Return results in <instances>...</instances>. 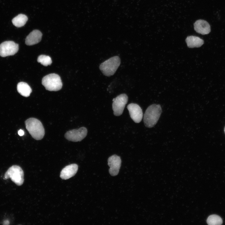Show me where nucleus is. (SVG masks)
Instances as JSON below:
<instances>
[{
    "mask_svg": "<svg viewBox=\"0 0 225 225\" xmlns=\"http://www.w3.org/2000/svg\"><path fill=\"white\" fill-rule=\"evenodd\" d=\"M17 89L21 95L26 97L29 96L32 92V90L29 86L27 83L23 82H21L18 83Z\"/></svg>",
    "mask_w": 225,
    "mask_h": 225,
    "instance_id": "2eb2a0df",
    "label": "nucleus"
},
{
    "mask_svg": "<svg viewBox=\"0 0 225 225\" xmlns=\"http://www.w3.org/2000/svg\"><path fill=\"white\" fill-rule=\"evenodd\" d=\"M37 61L41 64L45 66L50 65L52 63L51 58L48 56L41 55L39 56L38 58Z\"/></svg>",
    "mask_w": 225,
    "mask_h": 225,
    "instance_id": "a211bd4d",
    "label": "nucleus"
},
{
    "mask_svg": "<svg viewBox=\"0 0 225 225\" xmlns=\"http://www.w3.org/2000/svg\"><path fill=\"white\" fill-rule=\"evenodd\" d=\"M18 134L20 136H22L24 134V132L22 129L19 130L18 132Z\"/></svg>",
    "mask_w": 225,
    "mask_h": 225,
    "instance_id": "6ab92c4d",
    "label": "nucleus"
},
{
    "mask_svg": "<svg viewBox=\"0 0 225 225\" xmlns=\"http://www.w3.org/2000/svg\"><path fill=\"white\" fill-rule=\"evenodd\" d=\"M28 18L25 15L20 14L14 18L12 20L13 24L17 27L23 26L28 21Z\"/></svg>",
    "mask_w": 225,
    "mask_h": 225,
    "instance_id": "dca6fc26",
    "label": "nucleus"
},
{
    "mask_svg": "<svg viewBox=\"0 0 225 225\" xmlns=\"http://www.w3.org/2000/svg\"><path fill=\"white\" fill-rule=\"evenodd\" d=\"M18 49V45L13 41H5L0 44V56L4 57L13 55Z\"/></svg>",
    "mask_w": 225,
    "mask_h": 225,
    "instance_id": "0eeeda50",
    "label": "nucleus"
},
{
    "mask_svg": "<svg viewBox=\"0 0 225 225\" xmlns=\"http://www.w3.org/2000/svg\"><path fill=\"white\" fill-rule=\"evenodd\" d=\"M87 132L86 128L82 127L78 129H73L67 132L65 134V137L69 141H81L86 137Z\"/></svg>",
    "mask_w": 225,
    "mask_h": 225,
    "instance_id": "6e6552de",
    "label": "nucleus"
},
{
    "mask_svg": "<svg viewBox=\"0 0 225 225\" xmlns=\"http://www.w3.org/2000/svg\"><path fill=\"white\" fill-rule=\"evenodd\" d=\"M120 62L119 57L115 56L101 63L99 66V69L104 75L109 77L115 73Z\"/></svg>",
    "mask_w": 225,
    "mask_h": 225,
    "instance_id": "7ed1b4c3",
    "label": "nucleus"
},
{
    "mask_svg": "<svg viewBox=\"0 0 225 225\" xmlns=\"http://www.w3.org/2000/svg\"><path fill=\"white\" fill-rule=\"evenodd\" d=\"M26 129L32 137L36 140L42 139L45 134L43 126L38 119L31 118L25 121Z\"/></svg>",
    "mask_w": 225,
    "mask_h": 225,
    "instance_id": "f257e3e1",
    "label": "nucleus"
},
{
    "mask_svg": "<svg viewBox=\"0 0 225 225\" xmlns=\"http://www.w3.org/2000/svg\"><path fill=\"white\" fill-rule=\"evenodd\" d=\"M42 34L38 30H34L31 32L27 36L25 39V43L28 45L31 46L36 44L41 40Z\"/></svg>",
    "mask_w": 225,
    "mask_h": 225,
    "instance_id": "ddd939ff",
    "label": "nucleus"
},
{
    "mask_svg": "<svg viewBox=\"0 0 225 225\" xmlns=\"http://www.w3.org/2000/svg\"><path fill=\"white\" fill-rule=\"evenodd\" d=\"M78 168V165L72 164L64 167L61 171L60 177L63 179H67L73 176L76 173Z\"/></svg>",
    "mask_w": 225,
    "mask_h": 225,
    "instance_id": "f8f14e48",
    "label": "nucleus"
},
{
    "mask_svg": "<svg viewBox=\"0 0 225 225\" xmlns=\"http://www.w3.org/2000/svg\"><path fill=\"white\" fill-rule=\"evenodd\" d=\"M121 163L120 157L116 155H112L108 158V164L110 167L109 172L111 176H115L118 174Z\"/></svg>",
    "mask_w": 225,
    "mask_h": 225,
    "instance_id": "1a4fd4ad",
    "label": "nucleus"
},
{
    "mask_svg": "<svg viewBox=\"0 0 225 225\" xmlns=\"http://www.w3.org/2000/svg\"><path fill=\"white\" fill-rule=\"evenodd\" d=\"M224 132H225V128H224Z\"/></svg>",
    "mask_w": 225,
    "mask_h": 225,
    "instance_id": "aec40b11",
    "label": "nucleus"
},
{
    "mask_svg": "<svg viewBox=\"0 0 225 225\" xmlns=\"http://www.w3.org/2000/svg\"><path fill=\"white\" fill-rule=\"evenodd\" d=\"M207 222L209 225H215L221 224L222 221L220 216L214 214L209 216L208 218Z\"/></svg>",
    "mask_w": 225,
    "mask_h": 225,
    "instance_id": "f3484780",
    "label": "nucleus"
},
{
    "mask_svg": "<svg viewBox=\"0 0 225 225\" xmlns=\"http://www.w3.org/2000/svg\"><path fill=\"white\" fill-rule=\"evenodd\" d=\"M42 84L46 89L49 91H58L61 89L62 83L60 77L55 73H51L44 77Z\"/></svg>",
    "mask_w": 225,
    "mask_h": 225,
    "instance_id": "20e7f679",
    "label": "nucleus"
},
{
    "mask_svg": "<svg viewBox=\"0 0 225 225\" xmlns=\"http://www.w3.org/2000/svg\"><path fill=\"white\" fill-rule=\"evenodd\" d=\"M130 116L136 123H139L142 120L143 113L141 108L139 105L134 103L129 104L127 106Z\"/></svg>",
    "mask_w": 225,
    "mask_h": 225,
    "instance_id": "9d476101",
    "label": "nucleus"
},
{
    "mask_svg": "<svg viewBox=\"0 0 225 225\" xmlns=\"http://www.w3.org/2000/svg\"><path fill=\"white\" fill-rule=\"evenodd\" d=\"M162 112L160 105L152 104L149 106L144 114L143 121L145 126L151 128L157 122Z\"/></svg>",
    "mask_w": 225,
    "mask_h": 225,
    "instance_id": "f03ea898",
    "label": "nucleus"
},
{
    "mask_svg": "<svg viewBox=\"0 0 225 225\" xmlns=\"http://www.w3.org/2000/svg\"><path fill=\"white\" fill-rule=\"evenodd\" d=\"M194 29L198 33L202 35L207 34L211 31L209 23L203 20H197L194 24Z\"/></svg>",
    "mask_w": 225,
    "mask_h": 225,
    "instance_id": "9b49d317",
    "label": "nucleus"
},
{
    "mask_svg": "<svg viewBox=\"0 0 225 225\" xmlns=\"http://www.w3.org/2000/svg\"><path fill=\"white\" fill-rule=\"evenodd\" d=\"M128 99V97L125 94H121L113 99L112 108L114 115L119 116L122 114Z\"/></svg>",
    "mask_w": 225,
    "mask_h": 225,
    "instance_id": "423d86ee",
    "label": "nucleus"
},
{
    "mask_svg": "<svg viewBox=\"0 0 225 225\" xmlns=\"http://www.w3.org/2000/svg\"><path fill=\"white\" fill-rule=\"evenodd\" d=\"M188 47L189 48H198L204 43V41L199 37L190 36H188L185 40Z\"/></svg>",
    "mask_w": 225,
    "mask_h": 225,
    "instance_id": "4468645a",
    "label": "nucleus"
},
{
    "mask_svg": "<svg viewBox=\"0 0 225 225\" xmlns=\"http://www.w3.org/2000/svg\"><path fill=\"white\" fill-rule=\"evenodd\" d=\"M5 179L10 178L18 186H21L24 182V173L19 166L14 165L10 167L4 175Z\"/></svg>",
    "mask_w": 225,
    "mask_h": 225,
    "instance_id": "39448f33",
    "label": "nucleus"
}]
</instances>
